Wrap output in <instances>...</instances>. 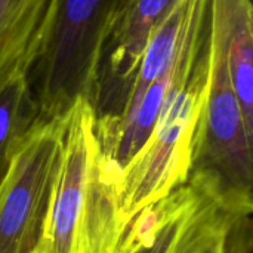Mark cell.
Returning <instances> with one entry per match:
<instances>
[{"label":"cell","mask_w":253,"mask_h":253,"mask_svg":"<svg viewBox=\"0 0 253 253\" xmlns=\"http://www.w3.org/2000/svg\"><path fill=\"white\" fill-rule=\"evenodd\" d=\"M219 194L202 173H190L187 182L142 209L125 230L117 253H179L206 202Z\"/></svg>","instance_id":"cell-7"},{"label":"cell","mask_w":253,"mask_h":253,"mask_svg":"<svg viewBox=\"0 0 253 253\" xmlns=\"http://www.w3.org/2000/svg\"><path fill=\"white\" fill-rule=\"evenodd\" d=\"M208 79L209 39L170 90L151 136L120 175L119 212L126 228L142 209L187 182Z\"/></svg>","instance_id":"cell-2"},{"label":"cell","mask_w":253,"mask_h":253,"mask_svg":"<svg viewBox=\"0 0 253 253\" xmlns=\"http://www.w3.org/2000/svg\"><path fill=\"white\" fill-rule=\"evenodd\" d=\"M179 1H123L101 56L92 104L96 125H111L120 119L150 37Z\"/></svg>","instance_id":"cell-6"},{"label":"cell","mask_w":253,"mask_h":253,"mask_svg":"<svg viewBox=\"0 0 253 253\" xmlns=\"http://www.w3.org/2000/svg\"><path fill=\"white\" fill-rule=\"evenodd\" d=\"M34 64V59L24 61L0 77V179L16 147L39 120L31 80Z\"/></svg>","instance_id":"cell-10"},{"label":"cell","mask_w":253,"mask_h":253,"mask_svg":"<svg viewBox=\"0 0 253 253\" xmlns=\"http://www.w3.org/2000/svg\"><path fill=\"white\" fill-rule=\"evenodd\" d=\"M237 218V216H236ZM234 218V219H236ZM233 224V222H231ZM231 227V225H230ZM230 227L224 231V233H221V234H218L206 248H205V251L203 253H222V248H224V242H225V236H227V233H228V230H230Z\"/></svg>","instance_id":"cell-12"},{"label":"cell","mask_w":253,"mask_h":253,"mask_svg":"<svg viewBox=\"0 0 253 253\" xmlns=\"http://www.w3.org/2000/svg\"><path fill=\"white\" fill-rule=\"evenodd\" d=\"M211 13L221 24L227 62L249 133L253 136V18L251 0H211Z\"/></svg>","instance_id":"cell-9"},{"label":"cell","mask_w":253,"mask_h":253,"mask_svg":"<svg viewBox=\"0 0 253 253\" xmlns=\"http://www.w3.org/2000/svg\"><path fill=\"white\" fill-rule=\"evenodd\" d=\"M59 0H0V77L40 56Z\"/></svg>","instance_id":"cell-8"},{"label":"cell","mask_w":253,"mask_h":253,"mask_svg":"<svg viewBox=\"0 0 253 253\" xmlns=\"http://www.w3.org/2000/svg\"><path fill=\"white\" fill-rule=\"evenodd\" d=\"M253 136L236 96L221 24L211 13L209 79L197 123L190 173L212 179L231 205L253 212Z\"/></svg>","instance_id":"cell-4"},{"label":"cell","mask_w":253,"mask_h":253,"mask_svg":"<svg viewBox=\"0 0 253 253\" xmlns=\"http://www.w3.org/2000/svg\"><path fill=\"white\" fill-rule=\"evenodd\" d=\"M123 1L59 0L31 71L39 120L65 114L80 98L93 104L102 50Z\"/></svg>","instance_id":"cell-3"},{"label":"cell","mask_w":253,"mask_h":253,"mask_svg":"<svg viewBox=\"0 0 253 253\" xmlns=\"http://www.w3.org/2000/svg\"><path fill=\"white\" fill-rule=\"evenodd\" d=\"M65 114L37 120L0 179V253H39L50 215Z\"/></svg>","instance_id":"cell-5"},{"label":"cell","mask_w":253,"mask_h":253,"mask_svg":"<svg viewBox=\"0 0 253 253\" xmlns=\"http://www.w3.org/2000/svg\"><path fill=\"white\" fill-rule=\"evenodd\" d=\"M222 253H253L252 215H239L224 242Z\"/></svg>","instance_id":"cell-11"},{"label":"cell","mask_w":253,"mask_h":253,"mask_svg":"<svg viewBox=\"0 0 253 253\" xmlns=\"http://www.w3.org/2000/svg\"><path fill=\"white\" fill-rule=\"evenodd\" d=\"M120 170L102 151L92 104L80 98L65 113L56 191L39 253H117Z\"/></svg>","instance_id":"cell-1"}]
</instances>
